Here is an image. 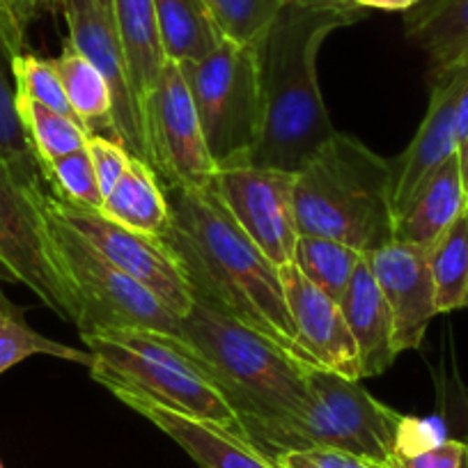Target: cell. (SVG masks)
Segmentation results:
<instances>
[{
    "label": "cell",
    "instance_id": "f546056e",
    "mask_svg": "<svg viewBox=\"0 0 468 468\" xmlns=\"http://www.w3.org/2000/svg\"><path fill=\"white\" fill-rule=\"evenodd\" d=\"M225 39L258 44L290 0H205Z\"/></svg>",
    "mask_w": 468,
    "mask_h": 468
},
{
    "label": "cell",
    "instance_id": "f35d334b",
    "mask_svg": "<svg viewBox=\"0 0 468 468\" xmlns=\"http://www.w3.org/2000/svg\"><path fill=\"white\" fill-rule=\"evenodd\" d=\"M468 133V62L462 65V88H459L457 99V138L459 143Z\"/></svg>",
    "mask_w": 468,
    "mask_h": 468
},
{
    "label": "cell",
    "instance_id": "9c48e42d",
    "mask_svg": "<svg viewBox=\"0 0 468 468\" xmlns=\"http://www.w3.org/2000/svg\"><path fill=\"white\" fill-rule=\"evenodd\" d=\"M402 420L404 413L379 402L361 381L313 366L308 411L296 431L294 450L333 448L390 463Z\"/></svg>",
    "mask_w": 468,
    "mask_h": 468
},
{
    "label": "cell",
    "instance_id": "3957f363",
    "mask_svg": "<svg viewBox=\"0 0 468 468\" xmlns=\"http://www.w3.org/2000/svg\"><path fill=\"white\" fill-rule=\"evenodd\" d=\"M361 15L290 3L258 42L262 122L250 165L299 173L335 133L317 80V56L333 30Z\"/></svg>",
    "mask_w": 468,
    "mask_h": 468
},
{
    "label": "cell",
    "instance_id": "7c38bea8",
    "mask_svg": "<svg viewBox=\"0 0 468 468\" xmlns=\"http://www.w3.org/2000/svg\"><path fill=\"white\" fill-rule=\"evenodd\" d=\"M56 3L60 5L69 28L67 42L97 67L111 88L117 141L133 156L152 165L141 108L133 94L122 42L117 33L115 0H56Z\"/></svg>",
    "mask_w": 468,
    "mask_h": 468
},
{
    "label": "cell",
    "instance_id": "4316f807",
    "mask_svg": "<svg viewBox=\"0 0 468 468\" xmlns=\"http://www.w3.org/2000/svg\"><path fill=\"white\" fill-rule=\"evenodd\" d=\"M436 310H468V205L430 249Z\"/></svg>",
    "mask_w": 468,
    "mask_h": 468
},
{
    "label": "cell",
    "instance_id": "d6986e66",
    "mask_svg": "<svg viewBox=\"0 0 468 468\" xmlns=\"http://www.w3.org/2000/svg\"><path fill=\"white\" fill-rule=\"evenodd\" d=\"M115 16L124 60L129 67V79H132L133 94H136L138 108H141L143 127H145L147 145H150L152 111H154L161 74H164V67L168 62L164 42H161L154 0H115Z\"/></svg>",
    "mask_w": 468,
    "mask_h": 468
},
{
    "label": "cell",
    "instance_id": "cb8c5ba5",
    "mask_svg": "<svg viewBox=\"0 0 468 468\" xmlns=\"http://www.w3.org/2000/svg\"><path fill=\"white\" fill-rule=\"evenodd\" d=\"M53 65L60 74L62 88H65L71 111L79 117V122L90 133L117 141L115 120H112V94L97 67L85 60L69 42H65L60 56L53 58Z\"/></svg>",
    "mask_w": 468,
    "mask_h": 468
},
{
    "label": "cell",
    "instance_id": "277c9868",
    "mask_svg": "<svg viewBox=\"0 0 468 468\" xmlns=\"http://www.w3.org/2000/svg\"><path fill=\"white\" fill-rule=\"evenodd\" d=\"M301 237H324L372 253L393 241V164L358 138L335 132L296 173Z\"/></svg>",
    "mask_w": 468,
    "mask_h": 468
},
{
    "label": "cell",
    "instance_id": "6da1fadb",
    "mask_svg": "<svg viewBox=\"0 0 468 468\" xmlns=\"http://www.w3.org/2000/svg\"><path fill=\"white\" fill-rule=\"evenodd\" d=\"M165 196L173 216L165 241L182 260L193 294L303 358L281 269L232 218L214 182L165 186Z\"/></svg>",
    "mask_w": 468,
    "mask_h": 468
},
{
    "label": "cell",
    "instance_id": "52a82bcc",
    "mask_svg": "<svg viewBox=\"0 0 468 468\" xmlns=\"http://www.w3.org/2000/svg\"><path fill=\"white\" fill-rule=\"evenodd\" d=\"M47 214L62 271L79 303L76 328L80 335L111 328H147L184 337L182 319L154 292L108 262L48 205Z\"/></svg>",
    "mask_w": 468,
    "mask_h": 468
},
{
    "label": "cell",
    "instance_id": "60d3db41",
    "mask_svg": "<svg viewBox=\"0 0 468 468\" xmlns=\"http://www.w3.org/2000/svg\"><path fill=\"white\" fill-rule=\"evenodd\" d=\"M457 159H459V170H462V184L463 193L468 197V133L462 143L457 145Z\"/></svg>",
    "mask_w": 468,
    "mask_h": 468
},
{
    "label": "cell",
    "instance_id": "7a4b0ae2",
    "mask_svg": "<svg viewBox=\"0 0 468 468\" xmlns=\"http://www.w3.org/2000/svg\"><path fill=\"white\" fill-rule=\"evenodd\" d=\"M182 335L239 416L246 439L271 459L292 452L313 366L200 296L182 317Z\"/></svg>",
    "mask_w": 468,
    "mask_h": 468
},
{
    "label": "cell",
    "instance_id": "9a60e30c",
    "mask_svg": "<svg viewBox=\"0 0 468 468\" xmlns=\"http://www.w3.org/2000/svg\"><path fill=\"white\" fill-rule=\"evenodd\" d=\"M281 281L294 319L301 356L310 366L361 381L356 340L340 303L314 287L292 262L281 267Z\"/></svg>",
    "mask_w": 468,
    "mask_h": 468
},
{
    "label": "cell",
    "instance_id": "4fadbf2b",
    "mask_svg": "<svg viewBox=\"0 0 468 468\" xmlns=\"http://www.w3.org/2000/svg\"><path fill=\"white\" fill-rule=\"evenodd\" d=\"M152 168L165 186H205L214 182L216 168L186 76L177 62L168 60L161 74L150 124Z\"/></svg>",
    "mask_w": 468,
    "mask_h": 468
},
{
    "label": "cell",
    "instance_id": "5bb4252c",
    "mask_svg": "<svg viewBox=\"0 0 468 468\" xmlns=\"http://www.w3.org/2000/svg\"><path fill=\"white\" fill-rule=\"evenodd\" d=\"M363 258L393 313L395 346L399 354L418 349L430 322L439 314L430 249L393 239Z\"/></svg>",
    "mask_w": 468,
    "mask_h": 468
},
{
    "label": "cell",
    "instance_id": "1f68e13d",
    "mask_svg": "<svg viewBox=\"0 0 468 468\" xmlns=\"http://www.w3.org/2000/svg\"><path fill=\"white\" fill-rule=\"evenodd\" d=\"M10 69L12 79H15L16 94L33 99V101L42 103V106L51 108V111L79 120L74 115V111H71V103L67 99L60 74H58L53 60H47V58H39L35 53L26 51L21 56L12 58Z\"/></svg>",
    "mask_w": 468,
    "mask_h": 468
},
{
    "label": "cell",
    "instance_id": "2e32d148",
    "mask_svg": "<svg viewBox=\"0 0 468 468\" xmlns=\"http://www.w3.org/2000/svg\"><path fill=\"white\" fill-rule=\"evenodd\" d=\"M430 106L416 136L393 164L395 214L413 197L420 184L457 154V99L462 88V67L430 80Z\"/></svg>",
    "mask_w": 468,
    "mask_h": 468
},
{
    "label": "cell",
    "instance_id": "4dcf8cb0",
    "mask_svg": "<svg viewBox=\"0 0 468 468\" xmlns=\"http://www.w3.org/2000/svg\"><path fill=\"white\" fill-rule=\"evenodd\" d=\"M44 177H47L48 191L60 200L71 202L90 209H103V196L99 188L97 175H94L92 159H90L88 147L76 150L71 154L58 156L42 165Z\"/></svg>",
    "mask_w": 468,
    "mask_h": 468
},
{
    "label": "cell",
    "instance_id": "74e56055",
    "mask_svg": "<svg viewBox=\"0 0 468 468\" xmlns=\"http://www.w3.org/2000/svg\"><path fill=\"white\" fill-rule=\"evenodd\" d=\"M294 5L308 7V10H326V12H342V15H361L366 16V10L354 3V0H290Z\"/></svg>",
    "mask_w": 468,
    "mask_h": 468
},
{
    "label": "cell",
    "instance_id": "7402d4cb",
    "mask_svg": "<svg viewBox=\"0 0 468 468\" xmlns=\"http://www.w3.org/2000/svg\"><path fill=\"white\" fill-rule=\"evenodd\" d=\"M103 214L138 232L165 237L170 229V205L165 186L147 161L132 156L127 170L103 200Z\"/></svg>",
    "mask_w": 468,
    "mask_h": 468
},
{
    "label": "cell",
    "instance_id": "836d02e7",
    "mask_svg": "<svg viewBox=\"0 0 468 468\" xmlns=\"http://www.w3.org/2000/svg\"><path fill=\"white\" fill-rule=\"evenodd\" d=\"M273 462L278 468H393V463L388 462L333 448L294 450V452L278 454L273 457Z\"/></svg>",
    "mask_w": 468,
    "mask_h": 468
},
{
    "label": "cell",
    "instance_id": "83f0119b",
    "mask_svg": "<svg viewBox=\"0 0 468 468\" xmlns=\"http://www.w3.org/2000/svg\"><path fill=\"white\" fill-rule=\"evenodd\" d=\"M361 260L363 253L340 241L324 239V237H299L292 264L314 287L340 303Z\"/></svg>",
    "mask_w": 468,
    "mask_h": 468
},
{
    "label": "cell",
    "instance_id": "603a6c76",
    "mask_svg": "<svg viewBox=\"0 0 468 468\" xmlns=\"http://www.w3.org/2000/svg\"><path fill=\"white\" fill-rule=\"evenodd\" d=\"M165 58L173 62H197L220 42L218 26L205 0H154Z\"/></svg>",
    "mask_w": 468,
    "mask_h": 468
},
{
    "label": "cell",
    "instance_id": "8fae6325",
    "mask_svg": "<svg viewBox=\"0 0 468 468\" xmlns=\"http://www.w3.org/2000/svg\"><path fill=\"white\" fill-rule=\"evenodd\" d=\"M296 173L262 165L220 168L214 188L232 218L278 269L294 260L299 225L294 211Z\"/></svg>",
    "mask_w": 468,
    "mask_h": 468
},
{
    "label": "cell",
    "instance_id": "ffe728a7",
    "mask_svg": "<svg viewBox=\"0 0 468 468\" xmlns=\"http://www.w3.org/2000/svg\"><path fill=\"white\" fill-rule=\"evenodd\" d=\"M466 205L468 197L463 193L459 159L457 154H452L395 214L393 237L398 241L431 249Z\"/></svg>",
    "mask_w": 468,
    "mask_h": 468
},
{
    "label": "cell",
    "instance_id": "484cf974",
    "mask_svg": "<svg viewBox=\"0 0 468 468\" xmlns=\"http://www.w3.org/2000/svg\"><path fill=\"white\" fill-rule=\"evenodd\" d=\"M30 356H53L85 367L92 363V354L88 349L62 345L35 331L26 319V310L5 294L0 278V375Z\"/></svg>",
    "mask_w": 468,
    "mask_h": 468
},
{
    "label": "cell",
    "instance_id": "ba28073f",
    "mask_svg": "<svg viewBox=\"0 0 468 468\" xmlns=\"http://www.w3.org/2000/svg\"><path fill=\"white\" fill-rule=\"evenodd\" d=\"M0 165V278L26 285L48 310L76 326L79 303L62 271L47 214V196Z\"/></svg>",
    "mask_w": 468,
    "mask_h": 468
},
{
    "label": "cell",
    "instance_id": "5b68a950",
    "mask_svg": "<svg viewBox=\"0 0 468 468\" xmlns=\"http://www.w3.org/2000/svg\"><path fill=\"white\" fill-rule=\"evenodd\" d=\"M80 340L92 354L90 377L117 399H150L246 439L239 416L184 337L147 328H111L83 333Z\"/></svg>",
    "mask_w": 468,
    "mask_h": 468
},
{
    "label": "cell",
    "instance_id": "ac0fdd59",
    "mask_svg": "<svg viewBox=\"0 0 468 468\" xmlns=\"http://www.w3.org/2000/svg\"><path fill=\"white\" fill-rule=\"evenodd\" d=\"M340 308L349 324L351 335L356 340L361 379L384 375L399 356V351L395 346L393 313H390L388 301L381 294L366 258L361 260L351 276Z\"/></svg>",
    "mask_w": 468,
    "mask_h": 468
},
{
    "label": "cell",
    "instance_id": "b9f144b4",
    "mask_svg": "<svg viewBox=\"0 0 468 468\" xmlns=\"http://www.w3.org/2000/svg\"><path fill=\"white\" fill-rule=\"evenodd\" d=\"M0 468H3V462H0Z\"/></svg>",
    "mask_w": 468,
    "mask_h": 468
},
{
    "label": "cell",
    "instance_id": "7bdbcfd3",
    "mask_svg": "<svg viewBox=\"0 0 468 468\" xmlns=\"http://www.w3.org/2000/svg\"><path fill=\"white\" fill-rule=\"evenodd\" d=\"M466 441H468V436H466Z\"/></svg>",
    "mask_w": 468,
    "mask_h": 468
},
{
    "label": "cell",
    "instance_id": "e0dca14e",
    "mask_svg": "<svg viewBox=\"0 0 468 468\" xmlns=\"http://www.w3.org/2000/svg\"><path fill=\"white\" fill-rule=\"evenodd\" d=\"M120 402L159 427L200 468H278L276 462L249 439L216 422L191 418L143 398H122Z\"/></svg>",
    "mask_w": 468,
    "mask_h": 468
},
{
    "label": "cell",
    "instance_id": "d4e9b609",
    "mask_svg": "<svg viewBox=\"0 0 468 468\" xmlns=\"http://www.w3.org/2000/svg\"><path fill=\"white\" fill-rule=\"evenodd\" d=\"M0 165L33 191H48L42 164L30 145L16 111V88L10 58L0 48Z\"/></svg>",
    "mask_w": 468,
    "mask_h": 468
},
{
    "label": "cell",
    "instance_id": "f1b7e54d",
    "mask_svg": "<svg viewBox=\"0 0 468 468\" xmlns=\"http://www.w3.org/2000/svg\"><path fill=\"white\" fill-rule=\"evenodd\" d=\"M16 111H19L26 136H28L30 145H33L42 165L58 159V156L71 154V152L88 147L92 133L74 117L51 111V108L42 106L33 99L21 97V94H16Z\"/></svg>",
    "mask_w": 468,
    "mask_h": 468
},
{
    "label": "cell",
    "instance_id": "d590c367",
    "mask_svg": "<svg viewBox=\"0 0 468 468\" xmlns=\"http://www.w3.org/2000/svg\"><path fill=\"white\" fill-rule=\"evenodd\" d=\"M390 463L393 468H468V441L448 436L422 452L395 454Z\"/></svg>",
    "mask_w": 468,
    "mask_h": 468
},
{
    "label": "cell",
    "instance_id": "ab89813d",
    "mask_svg": "<svg viewBox=\"0 0 468 468\" xmlns=\"http://www.w3.org/2000/svg\"><path fill=\"white\" fill-rule=\"evenodd\" d=\"M361 10H386V12H407L416 5L418 0H354Z\"/></svg>",
    "mask_w": 468,
    "mask_h": 468
},
{
    "label": "cell",
    "instance_id": "30bf717a",
    "mask_svg": "<svg viewBox=\"0 0 468 468\" xmlns=\"http://www.w3.org/2000/svg\"><path fill=\"white\" fill-rule=\"evenodd\" d=\"M47 205L108 262L154 292L179 319L191 310L196 301L191 278L165 237L138 232L108 218L103 211L71 205L53 193L47 196Z\"/></svg>",
    "mask_w": 468,
    "mask_h": 468
},
{
    "label": "cell",
    "instance_id": "44dd1931",
    "mask_svg": "<svg viewBox=\"0 0 468 468\" xmlns=\"http://www.w3.org/2000/svg\"><path fill=\"white\" fill-rule=\"evenodd\" d=\"M404 33L425 51L430 80L468 62V0H418L404 12Z\"/></svg>",
    "mask_w": 468,
    "mask_h": 468
},
{
    "label": "cell",
    "instance_id": "e575fe53",
    "mask_svg": "<svg viewBox=\"0 0 468 468\" xmlns=\"http://www.w3.org/2000/svg\"><path fill=\"white\" fill-rule=\"evenodd\" d=\"M88 152H90V159H92L94 175H97L101 196L103 200H106L108 193L115 188V184L120 182L122 173L127 170L129 159H132L133 154L122 145V143H117L106 136H97V133L90 136Z\"/></svg>",
    "mask_w": 468,
    "mask_h": 468
},
{
    "label": "cell",
    "instance_id": "d6a6232c",
    "mask_svg": "<svg viewBox=\"0 0 468 468\" xmlns=\"http://www.w3.org/2000/svg\"><path fill=\"white\" fill-rule=\"evenodd\" d=\"M53 3L56 0H0V48L10 62L12 58L26 53L30 24Z\"/></svg>",
    "mask_w": 468,
    "mask_h": 468
},
{
    "label": "cell",
    "instance_id": "8d00e7d4",
    "mask_svg": "<svg viewBox=\"0 0 468 468\" xmlns=\"http://www.w3.org/2000/svg\"><path fill=\"white\" fill-rule=\"evenodd\" d=\"M441 416L448 430L452 431V439H466L468 436V388L462 381L441 379Z\"/></svg>",
    "mask_w": 468,
    "mask_h": 468
},
{
    "label": "cell",
    "instance_id": "8992f818",
    "mask_svg": "<svg viewBox=\"0 0 468 468\" xmlns=\"http://www.w3.org/2000/svg\"><path fill=\"white\" fill-rule=\"evenodd\" d=\"M179 67L216 168L249 164L262 122L258 44L223 39L207 58Z\"/></svg>",
    "mask_w": 468,
    "mask_h": 468
}]
</instances>
